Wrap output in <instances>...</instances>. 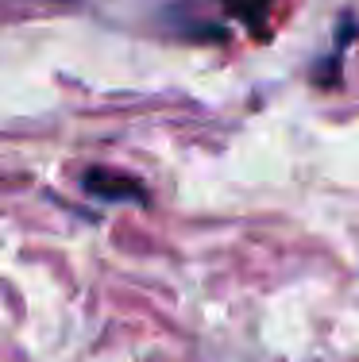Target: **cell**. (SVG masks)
<instances>
[{
	"label": "cell",
	"instance_id": "6da1fadb",
	"mask_svg": "<svg viewBox=\"0 0 359 362\" xmlns=\"http://www.w3.org/2000/svg\"><path fill=\"white\" fill-rule=\"evenodd\" d=\"M81 189L89 197H101V201H132V204H147V189L139 185L132 174H120V170L108 166H93L81 174Z\"/></svg>",
	"mask_w": 359,
	"mask_h": 362
},
{
	"label": "cell",
	"instance_id": "7a4b0ae2",
	"mask_svg": "<svg viewBox=\"0 0 359 362\" xmlns=\"http://www.w3.org/2000/svg\"><path fill=\"white\" fill-rule=\"evenodd\" d=\"M224 8L236 16L239 23H244L247 31L263 35V28H267V16H270V0H224Z\"/></svg>",
	"mask_w": 359,
	"mask_h": 362
}]
</instances>
